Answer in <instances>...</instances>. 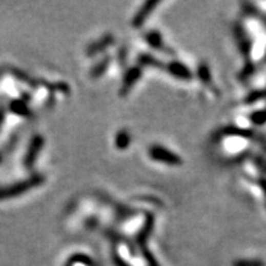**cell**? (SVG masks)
<instances>
[{
    "label": "cell",
    "mask_w": 266,
    "mask_h": 266,
    "mask_svg": "<svg viewBox=\"0 0 266 266\" xmlns=\"http://www.w3.org/2000/svg\"><path fill=\"white\" fill-rule=\"evenodd\" d=\"M148 154L152 160L164 165H169V167H179L182 164V159L179 154L165 148L161 145H153L149 147Z\"/></svg>",
    "instance_id": "1"
},
{
    "label": "cell",
    "mask_w": 266,
    "mask_h": 266,
    "mask_svg": "<svg viewBox=\"0 0 266 266\" xmlns=\"http://www.w3.org/2000/svg\"><path fill=\"white\" fill-rule=\"evenodd\" d=\"M165 69H167V72L169 73L170 75L176 78L177 80L190 81L192 79V73L191 70L189 69V67H186L184 63L179 62V60H171V62L167 64Z\"/></svg>",
    "instance_id": "2"
},
{
    "label": "cell",
    "mask_w": 266,
    "mask_h": 266,
    "mask_svg": "<svg viewBox=\"0 0 266 266\" xmlns=\"http://www.w3.org/2000/svg\"><path fill=\"white\" fill-rule=\"evenodd\" d=\"M146 42L151 46L152 48L157 51L165 52V53H171L169 51V47H167V45L164 44V39L161 33L159 31H151L146 35Z\"/></svg>",
    "instance_id": "3"
},
{
    "label": "cell",
    "mask_w": 266,
    "mask_h": 266,
    "mask_svg": "<svg viewBox=\"0 0 266 266\" xmlns=\"http://www.w3.org/2000/svg\"><path fill=\"white\" fill-rule=\"evenodd\" d=\"M159 4H160V3H158V2L146 3V4L142 7V9H140L138 13H137L136 16H134L133 25L137 26V27L142 26L143 24H145V21L147 20V17L151 16V14L153 13V10H154V9L157 8Z\"/></svg>",
    "instance_id": "4"
},
{
    "label": "cell",
    "mask_w": 266,
    "mask_h": 266,
    "mask_svg": "<svg viewBox=\"0 0 266 266\" xmlns=\"http://www.w3.org/2000/svg\"><path fill=\"white\" fill-rule=\"evenodd\" d=\"M197 75L200 78V81L206 87H212V76H211V70L206 63H201L197 68Z\"/></svg>",
    "instance_id": "5"
},
{
    "label": "cell",
    "mask_w": 266,
    "mask_h": 266,
    "mask_svg": "<svg viewBox=\"0 0 266 266\" xmlns=\"http://www.w3.org/2000/svg\"><path fill=\"white\" fill-rule=\"evenodd\" d=\"M249 120L252 121L254 125H256V126H262V125H265L266 124V109L254 111L253 114L250 115Z\"/></svg>",
    "instance_id": "6"
},
{
    "label": "cell",
    "mask_w": 266,
    "mask_h": 266,
    "mask_svg": "<svg viewBox=\"0 0 266 266\" xmlns=\"http://www.w3.org/2000/svg\"><path fill=\"white\" fill-rule=\"evenodd\" d=\"M130 136H128L127 133L122 132L117 136V146L120 147V148H125V147H127L128 145H130Z\"/></svg>",
    "instance_id": "7"
},
{
    "label": "cell",
    "mask_w": 266,
    "mask_h": 266,
    "mask_svg": "<svg viewBox=\"0 0 266 266\" xmlns=\"http://www.w3.org/2000/svg\"><path fill=\"white\" fill-rule=\"evenodd\" d=\"M235 266H262L261 261H258V260H253V261H238L235 262Z\"/></svg>",
    "instance_id": "8"
}]
</instances>
